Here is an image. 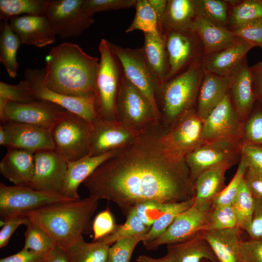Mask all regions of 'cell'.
Here are the masks:
<instances>
[{"mask_svg": "<svg viewBox=\"0 0 262 262\" xmlns=\"http://www.w3.org/2000/svg\"><path fill=\"white\" fill-rule=\"evenodd\" d=\"M66 111L55 103L44 100L26 103L8 101L5 116L6 122H17L51 129Z\"/></svg>", "mask_w": 262, "mask_h": 262, "instance_id": "obj_19", "label": "cell"}, {"mask_svg": "<svg viewBox=\"0 0 262 262\" xmlns=\"http://www.w3.org/2000/svg\"><path fill=\"white\" fill-rule=\"evenodd\" d=\"M21 44L19 37L12 30L8 20H4L0 28V62L12 78L16 77L18 69L16 54Z\"/></svg>", "mask_w": 262, "mask_h": 262, "instance_id": "obj_34", "label": "cell"}, {"mask_svg": "<svg viewBox=\"0 0 262 262\" xmlns=\"http://www.w3.org/2000/svg\"><path fill=\"white\" fill-rule=\"evenodd\" d=\"M145 235L126 238L115 242L109 247L107 262H130L134 249L145 239Z\"/></svg>", "mask_w": 262, "mask_h": 262, "instance_id": "obj_45", "label": "cell"}, {"mask_svg": "<svg viewBox=\"0 0 262 262\" xmlns=\"http://www.w3.org/2000/svg\"><path fill=\"white\" fill-rule=\"evenodd\" d=\"M247 233L250 239L262 238V200L254 199L251 226Z\"/></svg>", "mask_w": 262, "mask_h": 262, "instance_id": "obj_55", "label": "cell"}, {"mask_svg": "<svg viewBox=\"0 0 262 262\" xmlns=\"http://www.w3.org/2000/svg\"><path fill=\"white\" fill-rule=\"evenodd\" d=\"M212 202L194 204L175 218L172 224L158 238L143 245L148 250L188 240L204 230Z\"/></svg>", "mask_w": 262, "mask_h": 262, "instance_id": "obj_15", "label": "cell"}, {"mask_svg": "<svg viewBox=\"0 0 262 262\" xmlns=\"http://www.w3.org/2000/svg\"><path fill=\"white\" fill-rule=\"evenodd\" d=\"M254 47L249 42L240 39L229 48L204 55L201 61L203 70L221 76L230 75Z\"/></svg>", "mask_w": 262, "mask_h": 262, "instance_id": "obj_24", "label": "cell"}, {"mask_svg": "<svg viewBox=\"0 0 262 262\" xmlns=\"http://www.w3.org/2000/svg\"><path fill=\"white\" fill-rule=\"evenodd\" d=\"M43 262H70L68 256L63 248L57 244L50 251Z\"/></svg>", "mask_w": 262, "mask_h": 262, "instance_id": "obj_60", "label": "cell"}, {"mask_svg": "<svg viewBox=\"0 0 262 262\" xmlns=\"http://www.w3.org/2000/svg\"><path fill=\"white\" fill-rule=\"evenodd\" d=\"M242 231L235 227L202 230L199 234L210 244L218 262H245L241 251Z\"/></svg>", "mask_w": 262, "mask_h": 262, "instance_id": "obj_23", "label": "cell"}, {"mask_svg": "<svg viewBox=\"0 0 262 262\" xmlns=\"http://www.w3.org/2000/svg\"><path fill=\"white\" fill-rule=\"evenodd\" d=\"M136 262H170V259L166 254L160 258H154L147 255H140L136 259Z\"/></svg>", "mask_w": 262, "mask_h": 262, "instance_id": "obj_61", "label": "cell"}, {"mask_svg": "<svg viewBox=\"0 0 262 262\" xmlns=\"http://www.w3.org/2000/svg\"><path fill=\"white\" fill-rule=\"evenodd\" d=\"M136 2L137 0H83V8L87 14L93 16L98 12L135 7Z\"/></svg>", "mask_w": 262, "mask_h": 262, "instance_id": "obj_48", "label": "cell"}, {"mask_svg": "<svg viewBox=\"0 0 262 262\" xmlns=\"http://www.w3.org/2000/svg\"><path fill=\"white\" fill-rule=\"evenodd\" d=\"M198 16L216 26L229 29V4L224 0H193Z\"/></svg>", "mask_w": 262, "mask_h": 262, "instance_id": "obj_35", "label": "cell"}, {"mask_svg": "<svg viewBox=\"0 0 262 262\" xmlns=\"http://www.w3.org/2000/svg\"><path fill=\"white\" fill-rule=\"evenodd\" d=\"M229 4V29L262 18V0H228Z\"/></svg>", "mask_w": 262, "mask_h": 262, "instance_id": "obj_38", "label": "cell"}, {"mask_svg": "<svg viewBox=\"0 0 262 262\" xmlns=\"http://www.w3.org/2000/svg\"><path fill=\"white\" fill-rule=\"evenodd\" d=\"M1 124L7 135V148L22 149L33 153L54 150L50 129L14 121Z\"/></svg>", "mask_w": 262, "mask_h": 262, "instance_id": "obj_20", "label": "cell"}, {"mask_svg": "<svg viewBox=\"0 0 262 262\" xmlns=\"http://www.w3.org/2000/svg\"><path fill=\"white\" fill-rule=\"evenodd\" d=\"M117 225L109 209L99 213L93 220V241H97L110 234L114 231Z\"/></svg>", "mask_w": 262, "mask_h": 262, "instance_id": "obj_51", "label": "cell"}, {"mask_svg": "<svg viewBox=\"0 0 262 262\" xmlns=\"http://www.w3.org/2000/svg\"><path fill=\"white\" fill-rule=\"evenodd\" d=\"M201 61L165 82L159 90L164 116L171 125L194 109L204 71Z\"/></svg>", "mask_w": 262, "mask_h": 262, "instance_id": "obj_4", "label": "cell"}, {"mask_svg": "<svg viewBox=\"0 0 262 262\" xmlns=\"http://www.w3.org/2000/svg\"><path fill=\"white\" fill-rule=\"evenodd\" d=\"M230 30L239 38L249 42L254 47L262 49V18L247 21Z\"/></svg>", "mask_w": 262, "mask_h": 262, "instance_id": "obj_47", "label": "cell"}, {"mask_svg": "<svg viewBox=\"0 0 262 262\" xmlns=\"http://www.w3.org/2000/svg\"><path fill=\"white\" fill-rule=\"evenodd\" d=\"M44 76V68L25 69L24 81L34 100H44L55 103L91 123L98 117L95 96L73 97L56 93L45 86Z\"/></svg>", "mask_w": 262, "mask_h": 262, "instance_id": "obj_10", "label": "cell"}, {"mask_svg": "<svg viewBox=\"0 0 262 262\" xmlns=\"http://www.w3.org/2000/svg\"><path fill=\"white\" fill-rule=\"evenodd\" d=\"M83 3V0H47L44 14L56 35L62 39L76 37L94 24Z\"/></svg>", "mask_w": 262, "mask_h": 262, "instance_id": "obj_9", "label": "cell"}, {"mask_svg": "<svg viewBox=\"0 0 262 262\" xmlns=\"http://www.w3.org/2000/svg\"><path fill=\"white\" fill-rule=\"evenodd\" d=\"M8 22L21 44L42 48L55 42L56 35L45 15L19 16Z\"/></svg>", "mask_w": 262, "mask_h": 262, "instance_id": "obj_21", "label": "cell"}, {"mask_svg": "<svg viewBox=\"0 0 262 262\" xmlns=\"http://www.w3.org/2000/svg\"><path fill=\"white\" fill-rule=\"evenodd\" d=\"M116 116L117 119L141 131L157 126L150 103L124 73L117 98Z\"/></svg>", "mask_w": 262, "mask_h": 262, "instance_id": "obj_12", "label": "cell"}, {"mask_svg": "<svg viewBox=\"0 0 262 262\" xmlns=\"http://www.w3.org/2000/svg\"><path fill=\"white\" fill-rule=\"evenodd\" d=\"M48 254L36 253L23 248L14 255L1 259L0 262H43Z\"/></svg>", "mask_w": 262, "mask_h": 262, "instance_id": "obj_56", "label": "cell"}, {"mask_svg": "<svg viewBox=\"0 0 262 262\" xmlns=\"http://www.w3.org/2000/svg\"><path fill=\"white\" fill-rule=\"evenodd\" d=\"M235 227H236V220L232 205H212L204 230H222Z\"/></svg>", "mask_w": 262, "mask_h": 262, "instance_id": "obj_43", "label": "cell"}, {"mask_svg": "<svg viewBox=\"0 0 262 262\" xmlns=\"http://www.w3.org/2000/svg\"><path fill=\"white\" fill-rule=\"evenodd\" d=\"M150 128L100 164L83 182L89 196L111 201L127 215L138 203L180 202L194 197L185 160L174 159Z\"/></svg>", "mask_w": 262, "mask_h": 262, "instance_id": "obj_1", "label": "cell"}, {"mask_svg": "<svg viewBox=\"0 0 262 262\" xmlns=\"http://www.w3.org/2000/svg\"><path fill=\"white\" fill-rule=\"evenodd\" d=\"M133 19L127 33L139 30L144 33H159L156 15L148 0H137Z\"/></svg>", "mask_w": 262, "mask_h": 262, "instance_id": "obj_41", "label": "cell"}, {"mask_svg": "<svg viewBox=\"0 0 262 262\" xmlns=\"http://www.w3.org/2000/svg\"><path fill=\"white\" fill-rule=\"evenodd\" d=\"M241 251L245 262H262V238L243 240Z\"/></svg>", "mask_w": 262, "mask_h": 262, "instance_id": "obj_53", "label": "cell"}, {"mask_svg": "<svg viewBox=\"0 0 262 262\" xmlns=\"http://www.w3.org/2000/svg\"><path fill=\"white\" fill-rule=\"evenodd\" d=\"M91 124L66 111L51 129L54 151L67 162L88 155Z\"/></svg>", "mask_w": 262, "mask_h": 262, "instance_id": "obj_6", "label": "cell"}, {"mask_svg": "<svg viewBox=\"0 0 262 262\" xmlns=\"http://www.w3.org/2000/svg\"><path fill=\"white\" fill-rule=\"evenodd\" d=\"M242 142L219 140L205 142L185 156L192 180L194 181L205 170L226 163H236L240 158Z\"/></svg>", "mask_w": 262, "mask_h": 262, "instance_id": "obj_17", "label": "cell"}, {"mask_svg": "<svg viewBox=\"0 0 262 262\" xmlns=\"http://www.w3.org/2000/svg\"><path fill=\"white\" fill-rule=\"evenodd\" d=\"M163 36L169 66L165 79L166 82L184 71L193 64L201 61L204 56V50L200 41L194 31L165 30Z\"/></svg>", "mask_w": 262, "mask_h": 262, "instance_id": "obj_14", "label": "cell"}, {"mask_svg": "<svg viewBox=\"0 0 262 262\" xmlns=\"http://www.w3.org/2000/svg\"><path fill=\"white\" fill-rule=\"evenodd\" d=\"M166 204L145 201L137 204L131 210L145 226L150 228L164 211Z\"/></svg>", "mask_w": 262, "mask_h": 262, "instance_id": "obj_50", "label": "cell"}, {"mask_svg": "<svg viewBox=\"0 0 262 262\" xmlns=\"http://www.w3.org/2000/svg\"><path fill=\"white\" fill-rule=\"evenodd\" d=\"M194 31L202 45L204 55L229 48L241 39L230 29L213 24L198 15L195 20Z\"/></svg>", "mask_w": 262, "mask_h": 262, "instance_id": "obj_28", "label": "cell"}, {"mask_svg": "<svg viewBox=\"0 0 262 262\" xmlns=\"http://www.w3.org/2000/svg\"><path fill=\"white\" fill-rule=\"evenodd\" d=\"M46 60L44 83L47 88L69 97L95 96L98 58L66 42L52 48Z\"/></svg>", "mask_w": 262, "mask_h": 262, "instance_id": "obj_2", "label": "cell"}, {"mask_svg": "<svg viewBox=\"0 0 262 262\" xmlns=\"http://www.w3.org/2000/svg\"><path fill=\"white\" fill-rule=\"evenodd\" d=\"M7 141V135L3 125L1 124L0 126V145L2 146H6Z\"/></svg>", "mask_w": 262, "mask_h": 262, "instance_id": "obj_63", "label": "cell"}, {"mask_svg": "<svg viewBox=\"0 0 262 262\" xmlns=\"http://www.w3.org/2000/svg\"><path fill=\"white\" fill-rule=\"evenodd\" d=\"M148 1L156 15L159 32L163 36V25L168 0H148Z\"/></svg>", "mask_w": 262, "mask_h": 262, "instance_id": "obj_58", "label": "cell"}, {"mask_svg": "<svg viewBox=\"0 0 262 262\" xmlns=\"http://www.w3.org/2000/svg\"><path fill=\"white\" fill-rule=\"evenodd\" d=\"M231 75L221 76L204 71L197 99V113L203 121L229 93Z\"/></svg>", "mask_w": 262, "mask_h": 262, "instance_id": "obj_25", "label": "cell"}, {"mask_svg": "<svg viewBox=\"0 0 262 262\" xmlns=\"http://www.w3.org/2000/svg\"><path fill=\"white\" fill-rule=\"evenodd\" d=\"M0 97L8 101L18 103H26L34 100L24 80L21 81L16 85L0 82Z\"/></svg>", "mask_w": 262, "mask_h": 262, "instance_id": "obj_49", "label": "cell"}, {"mask_svg": "<svg viewBox=\"0 0 262 262\" xmlns=\"http://www.w3.org/2000/svg\"><path fill=\"white\" fill-rule=\"evenodd\" d=\"M35 171L27 186L36 190L61 194L67 167V162L53 150L34 153Z\"/></svg>", "mask_w": 262, "mask_h": 262, "instance_id": "obj_18", "label": "cell"}, {"mask_svg": "<svg viewBox=\"0 0 262 262\" xmlns=\"http://www.w3.org/2000/svg\"><path fill=\"white\" fill-rule=\"evenodd\" d=\"M247 169V165L246 161L240 157V162L234 176L229 184L213 199V205H232L237 195Z\"/></svg>", "mask_w": 262, "mask_h": 262, "instance_id": "obj_44", "label": "cell"}, {"mask_svg": "<svg viewBox=\"0 0 262 262\" xmlns=\"http://www.w3.org/2000/svg\"><path fill=\"white\" fill-rule=\"evenodd\" d=\"M166 255L170 262H218L210 244L199 233L186 241L167 245Z\"/></svg>", "mask_w": 262, "mask_h": 262, "instance_id": "obj_31", "label": "cell"}, {"mask_svg": "<svg viewBox=\"0 0 262 262\" xmlns=\"http://www.w3.org/2000/svg\"><path fill=\"white\" fill-rule=\"evenodd\" d=\"M256 98L262 103V61L251 66Z\"/></svg>", "mask_w": 262, "mask_h": 262, "instance_id": "obj_59", "label": "cell"}, {"mask_svg": "<svg viewBox=\"0 0 262 262\" xmlns=\"http://www.w3.org/2000/svg\"><path fill=\"white\" fill-rule=\"evenodd\" d=\"M141 48L144 59L156 80L160 89L168 72V61L164 36L159 33H144Z\"/></svg>", "mask_w": 262, "mask_h": 262, "instance_id": "obj_29", "label": "cell"}, {"mask_svg": "<svg viewBox=\"0 0 262 262\" xmlns=\"http://www.w3.org/2000/svg\"><path fill=\"white\" fill-rule=\"evenodd\" d=\"M46 0H0V18L3 20L26 15H45Z\"/></svg>", "mask_w": 262, "mask_h": 262, "instance_id": "obj_39", "label": "cell"}, {"mask_svg": "<svg viewBox=\"0 0 262 262\" xmlns=\"http://www.w3.org/2000/svg\"><path fill=\"white\" fill-rule=\"evenodd\" d=\"M150 229L143 224L133 210H131L126 215V220L123 224L117 225L112 233L98 241L110 246L119 240L145 235Z\"/></svg>", "mask_w": 262, "mask_h": 262, "instance_id": "obj_40", "label": "cell"}, {"mask_svg": "<svg viewBox=\"0 0 262 262\" xmlns=\"http://www.w3.org/2000/svg\"><path fill=\"white\" fill-rule=\"evenodd\" d=\"M118 150L102 155H87L73 162H67V167L61 195L72 199H80L78 193L79 185L106 160L116 153Z\"/></svg>", "mask_w": 262, "mask_h": 262, "instance_id": "obj_27", "label": "cell"}, {"mask_svg": "<svg viewBox=\"0 0 262 262\" xmlns=\"http://www.w3.org/2000/svg\"><path fill=\"white\" fill-rule=\"evenodd\" d=\"M98 200L89 196L57 202L33 211L25 216L64 246L92 232V217Z\"/></svg>", "mask_w": 262, "mask_h": 262, "instance_id": "obj_3", "label": "cell"}, {"mask_svg": "<svg viewBox=\"0 0 262 262\" xmlns=\"http://www.w3.org/2000/svg\"><path fill=\"white\" fill-rule=\"evenodd\" d=\"M243 123L234 107L229 91L203 121V143L219 140L242 143Z\"/></svg>", "mask_w": 262, "mask_h": 262, "instance_id": "obj_16", "label": "cell"}, {"mask_svg": "<svg viewBox=\"0 0 262 262\" xmlns=\"http://www.w3.org/2000/svg\"><path fill=\"white\" fill-rule=\"evenodd\" d=\"M98 49L100 60L95 94L96 112L98 117L117 119L116 104L123 71L109 41L102 39Z\"/></svg>", "mask_w": 262, "mask_h": 262, "instance_id": "obj_5", "label": "cell"}, {"mask_svg": "<svg viewBox=\"0 0 262 262\" xmlns=\"http://www.w3.org/2000/svg\"><path fill=\"white\" fill-rule=\"evenodd\" d=\"M60 246L65 250L70 262H107L110 247L100 241L86 242L82 236Z\"/></svg>", "mask_w": 262, "mask_h": 262, "instance_id": "obj_33", "label": "cell"}, {"mask_svg": "<svg viewBox=\"0 0 262 262\" xmlns=\"http://www.w3.org/2000/svg\"><path fill=\"white\" fill-rule=\"evenodd\" d=\"M232 162L224 163L201 173L194 182V203L212 202L213 199L225 187V174L234 165Z\"/></svg>", "mask_w": 262, "mask_h": 262, "instance_id": "obj_30", "label": "cell"}, {"mask_svg": "<svg viewBox=\"0 0 262 262\" xmlns=\"http://www.w3.org/2000/svg\"><path fill=\"white\" fill-rule=\"evenodd\" d=\"M72 199L61 194L38 191L27 186H7L0 183V215L2 220L25 216L51 204Z\"/></svg>", "mask_w": 262, "mask_h": 262, "instance_id": "obj_8", "label": "cell"}, {"mask_svg": "<svg viewBox=\"0 0 262 262\" xmlns=\"http://www.w3.org/2000/svg\"><path fill=\"white\" fill-rule=\"evenodd\" d=\"M194 203V198L190 200L166 203L164 211L153 223L142 241L143 245L148 243L163 234L180 213L191 207Z\"/></svg>", "mask_w": 262, "mask_h": 262, "instance_id": "obj_37", "label": "cell"}, {"mask_svg": "<svg viewBox=\"0 0 262 262\" xmlns=\"http://www.w3.org/2000/svg\"><path fill=\"white\" fill-rule=\"evenodd\" d=\"M34 153L18 148H8L0 162V174L15 185L28 186L35 171Z\"/></svg>", "mask_w": 262, "mask_h": 262, "instance_id": "obj_26", "label": "cell"}, {"mask_svg": "<svg viewBox=\"0 0 262 262\" xmlns=\"http://www.w3.org/2000/svg\"><path fill=\"white\" fill-rule=\"evenodd\" d=\"M197 16L193 0H168L163 21V33L165 30L194 31Z\"/></svg>", "mask_w": 262, "mask_h": 262, "instance_id": "obj_32", "label": "cell"}, {"mask_svg": "<svg viewBox=\"0 0 262 262\" xmlns=\"http://www.w3.org/2000/svg\"><path fill=\"white\" fill-rule=\"evenodd\" d=\"M8 100L0 97V120L1 124L6 123L5 116V108Z\"/></svg>", "mask_w": 262, "mask_h": 262, "instance_id": "obj_62", "label": "cell"}, {"mask_svg": "<svg viewBox=\"0 0 262 262\" xmlns=\"http://www.w3.org/2000/svg\"><path fill=\"white\" fill-rule=\"evenodd\" d=\"M242 141L262 146V108L252 111L244 122Z\"/></svg>", "mask_w": 262, "mask_h": 262, "instance_id": "obj_46", "label": "cell"}, {"mask_svg": "<svg viewBox=\"0 0 262 262\" xmlns=\"http://www.w3.org/2000/svg\"><path fill=\"white\" fill-rule=\"evenodd\" d=\"M229 94L235 110L244 122L252 112L257 99L246 57L231 75Z\"/></svg>", "mask_w": 262, "mask_h": 262, "instance_id": "obj_22", "label": "cell"}, {"mask_svg": "<svg viewBox=\"0 0 262 262\" xmlns=\"http://www.w3.org/2000/svg\"><path fill=\"white\" fill-rule=\"evenodd\" d=\"M24 248L33 252L48 254L57 243L37 225L30 221L25 232Z\"/></svg>", "mask_w": 262, "mask_h": 262, "instance_id": "obj_42", "label": "cell"}, {"mask_svg": "<svg viewBox=\"0 0 262 262\" xmlns=\"http://www.w3.org/2000/svg\"><path fill=\"white\" fill-rule=\"evenodd\" d=\"M203 123L194 108L176 121L168 131L162 133V142L173 158L183 160L187 154L203 143Z\"/></svg>", "mask_w": 262, "mask_h": 262, "instance_id": "obj_13", "label": "cell"}, {"mask_svg": "<svg viewBox=\"0 0 262 262\" xmlns=\"http://www.w3.org/2000/svg\"><path fill=\"white\" fill-rule=\"evenodd\" d=\"M110 45L125 77L150 103L158 125L161 116L158 103L160 87L144 59L141 48H123L111 42Z\"/></svg>", "mask_w": 262, "mask_h": 262, "instance_id": "obj_7", "label": "cell"}, {"mask_svg": "<svg viewBox=\"0 0 262 262\" xmlns=\"http://www.w3.org/2000/svg\"><path fill=\"white\" fill-rule=\"evenodd\" d=\"M240 157L245 160L248 168L258 174L262 175V146L249 143H242Z\"/></svg>", "mask_w": 262, "mask_h": 262, "instance_id": "obj_52", "label": "cell"}, {"mask_svg": "<svg viewBox=\"0 0 262 262\" xmlns=\"http://www.w3.org/2000/svg\"><path fill=\"white\" fill-rule=\"evenodd\" d=\"M232 206L235 215L236 227L247 233L251 226L254 198L246 184L244 178Z\"/></svg>", "mask_w": 262, "mask_h": 262, "instance_id": "obj_36", "label": "cell"}, {"mask_svg": "<svg viewBox=\"0 0 262 262\" xmlns=\"http://www.w3.org/2000/svg\"><path fill=\"white\" fill-rule=\"evenodd\" d=\"M30 222V220L25 216L13 217L4 221L1 220L0 226L2 227L0 231V248L7 246L12 234L19 226H27Z\"/></svg>", "mask_w": 262, "mask_h": 262, "instance_id": "obj_54", "label": "cell"}, {"mask_svg": "<svg viewBox=\"0 0 262 262\" xmlns=\"http://www.w3.org/2000/svg\"><path fill=\"white\" fill-rule=\"evenodd\" d=\"M202 262H213L209 260H204Z\"/></svg>", "mask_w": 262, "mask_h": 262, "instance_id": "obj_64", "label": "cell"}, {"mask_svg": "<svg viewBox=\"0 0 262 262\" xmlns=\"http://www.w3.org/2000/svg\"><path fill=\"white\" fill-rule=\"evenodd\" d=\"M244 180L253 198L262 200V175L247 167Z\"/></svg>", "mask_w": 262, "mask_h": 262, "instance_id": "obj_57", "label": "cell"}, {"mask_svg": "<svg viewBox=\"0 0 262 262\" xmlns=\"http://www.w3.org/2000/svg\"><path fill=\"white\" fill-rule=\"evenodd\" d=\"M88 156H95L121 149L134 143L146 131H141L118 119L97 118L91 123Z\"/></svg>", "mask_w": 262, "mask_h": 262, "instance_id": "obj_11", "label": "cell"}]
</instances>
